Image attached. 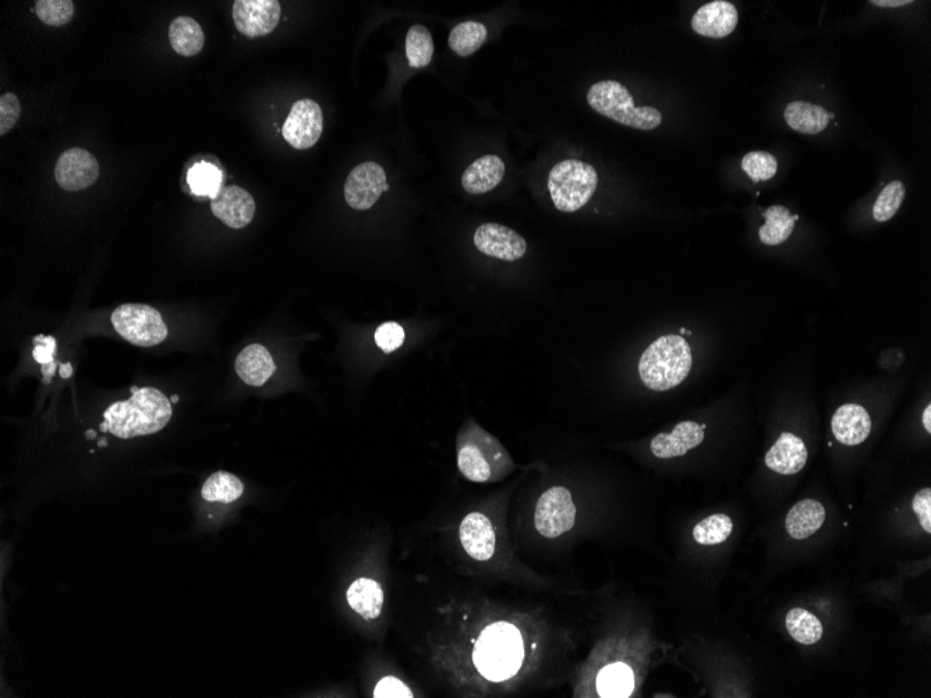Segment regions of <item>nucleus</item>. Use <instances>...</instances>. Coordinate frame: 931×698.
Here are the masks:
<instances>
[{"mask_svg": "<svg viewBox=\"0 0 931 698\" xmlns=\"http://www.w3.org/2000/svg\"><path fill=\"white\" fill-rule=\"evenodd\" d=\"M126 402L113 403L105 410L102 432L120 439L145 437L168 425L172 418L171 400L154 388H133Z\"/></svg>", "mask_w": 931, "mask_h": 698, "instance_id": "obj_1", "label": "nucleus"}, {"mask_svg": "<svg viewBox=\"0 0 931 698\" xmlns=\"http://www.w3.org/2000/svg\"><path fill=\"white\" fill-rule=\"evenodd\" d=\"M525 661V636L511 622L491 623L474 644L473 664L477 672L490 682H508L518 675Z\"/></svg>", "mask_w": 931, "mask_h": 698, "instance_id": "obj_2", "label": "nucleus"}, {"mask_svg": "<svg viewBox=\"0 0 931 698\" xmlns=\"http://www.w3.org/2000/svg\"><path fill=\"white\" fill-rule=\"evenodd\" d=\"M456 451L460 473L472 483H498L515 470L511 455L499 439L472 420L459 431Z\"/></svg>", "mask_w": 931, "mask_h": 698, "instance_id": "obj_3", "label": "nucleus"}, {"mask_svg": "<svg viewBox=\"0 0 931 698\" xmlns=\"http://www.w3.org/2000/svg\"><path fill=\"white\" fill-rule=\"evenodd\" d=\"M692 363V350L682 336H663L644 350L639 361L640 379L651 391H669L688 378Z\"/></svg>", "mask_w": 931, "mask_h": 698, "instance_id": "obj_4", "label": "nucleus"}, {"mask_svg": "<svg viewBox=\"0 0 931 698\" xmlns=\"http://www.w3.org/2000/svg\"><path fill=\"white\" fill-rule=\"evenodd\" d=\"M589 105L605 118L637 130H654L663 122V115L653 106L637 108L628 88L618 81H600L587 94Z\"/></svg>", "mask_w": 931, "mask_h": 698, "instance_id": "obj_5", "label": "nucleus"}, {"mask_svg": "<svg viewBox=\"0 0 931 698\" xmlns=\"http://www.w3.org/2000/svg\"><path fill=\"white\" fill-rule=\"evenodd\" d=\"M598 186L597 170L586 162L566 159L548 176L552 203L562 212H576L589 203Z\"/></svg>", "mask_w": 931, "mask_h": 698, "instance_id": "obj_6", "label": "nucleus"}, {"mask_svg": "<svg viewBox=\"0 0 931 698\" xmlns=\"http://www.w3.org/2000/svg\"><path fill=\"white\" fill-rule=\"evenodd\" d=\"M112 324L123 339L136 346H157L168 338V328L161 314L145 304H123L116 308Z\"/></svg>", "mask_w": 931, "mask_h": 698, "instance_id": "obj_7", "label": "nucleus"}, {"mask_svg": "<svg viewBox=\"0 0 931 698\" xmlns=\"http://www.w3.org/2000/svg\"><path fill=\"white\" fill-rule=\"evenodd\" d=\"M576 523V506L571 491L552 487L540 496L534 513V524L544 538H558L568 533Z\"/></svg>", "mask_w": 931, "mask_h": 698, "instance_id": "obj_8", "label": "nucleus"}, {"mask_svg": "<svg viewBox=\"0 0 931 698\" xmlns=\"http://www.w3.org/2000/svg\"><path fill=\"white\" fill-rule=\"evenodd\" d=\"M324 118L320 105L313 99H302L292 106L282 134L296 150H309L320 140Z\"/></svg>", "mask_w": 931, "mask_h": 698, "instance_id": "obj_9", "label": "nucleus"}, {"mask_svg": "<svg viewBox=\"0 0 931 698\" xmlns=\"http://www.w3.org/2000/svg\"><path fill=\"white\" fill-rule=\"evenodd\" d=\"M388 190L387 175L381 165L364 162L350 172L345 183V200L353 209L366 211Z\"/></svg>", "mask_w": 931, "mask_h": 698, "instance_id": "obj_10", "label": "nucleus"}, {"mask_svg": "<svg viewBox=\"0 0 931 698\" xmlns=\"http://www.w3.org/2000/svg\"><path fill=\"white\" fill-rule=\"evenodd\" d=\"M232 14L237 30L244 37H263L278 26L281 3L278 0H236Z\"/></svg>", "mask_w": 931, "mask_h": 698, "instance_id": "obj_11", "label": "nucleus"}, {"mask_svg": "<svg viewBox=\"0 0 931 698\" xmlns=\"http://www.w3.org/2000/svg\"><path fill=\"white\" fill-rule=\"evenodd\" d=\"M99 165L94 155L83 148H72L60 155L55 179L66 191H81L97 182Z\"/></svg>", "mask_w": 931, "mask_h": 698, "instance_id": "obj_12", "label": "nucleus"}, {"mask_svg": "<svg viewBox=\"0 0 931 698\" xmlns=\"http://www.w3.org/2000/svg\"><path fill=\"white\" fill-rule=\"evenodd\" d=\"M477 250L501 261H518L526 254L527 244L519 233L499 223H486L474 233Z\"/></svg>", "mask_w": 931, "mask_h": 698, "instance_id": "obj_13", "label": "nucleus"}, {"mask_svg": "<svg viewBox=\"0 0 931 698\" xmlns=\"http://www.w3.org/2000/svg\"><path fill=\"white\" fill-rule=\"evenodd\" d=\"M212 214L232 229H243L256 214V203L249 191L239 186L223 187L211 200Z\"/></svg>", "mask_w": 931, "mask_h": 698, "instance_id": "obj_14", "label": "nucleus"}, {"mask_svg": "<svg viewBox=\"0 0 931 698\" xmlns=\"http://www.w3.org/2000/svg\"><path fill=\"white\" fill-rule=\"evenodd\" d=\"M459 540L466 554L474 561H490L495 554L497 535L491 520L483 513H470L462 520Z\"/></svg>", "mask_w": 931, "mask_h": 698, "instance_id": "obj_15", "label": "nucleus"}, {"mask_svg": "<svg viewBox=\"0 0 931 698\" xmlns=\"http://www.w3.org/2000/svg\"><path fill=\"white\" fill-rule=\"evenodd\" d=\"M738 9L725 0H714L697 10L692 19V28L706 38L728 37L738 26Z\"/></svg>", "mask_w": 931, "mask_h": 698, "instance_id": "obj_16", "label": "nucleus"}, {"mask_svg": "<svg viewBox=\"0 0 931 698\" xmlns=\"http://www.w3.org/2000/svg\"><path fill=\"white\" fill-rule=\"evenodd\" d=\"M704 428L706 425L697 424L695 421H682L669 434L663 432L653 438L650 446L651 453L658 459H672V457L686 455L702 444Z\"/></svg>", "mask_w": 931, "mask_h": 698, "instance_id": "obj_17", "label": "nucleus"}, {"mask_svg": "<svg viewBox=\"0 0 931 698\" xmlns=\"http://www.w3.org/2000/svg\"><path fill=\"white\" fill-rule=\"evenodd\" d=\"M807 448L805 442L791 432H784L777 439L773 448L767 452L768 469L782 476H792L806 466Z\"/></svg>", "mask_w": 931, "mask_h": 698, "instance_id": "obj_18", "label": "nucleus"}, {"mask_svg": "<svg viewBox=\"0 0 931 698\" xmlns=\"http://www.w3.org/2000/svg\"><path fill=\"white\" fill-rule=\"evenodd\" d=\"M831 427L838 442L846 446H856L869 438L872 432V418L862 406L845 405L834 414Z\"/></svg>", "mask_w": 931, "mask_h": 698, "instance_id": "obj_19", "label": "nucleus"}, {"mask_svg": "<svg viewBox=\"0 0 931 698\" xmlns=\"http://www.w3.org/2000/svg\"><path fill=\"white\" fill-rule=\"evenodd\" d=\"M235 368L244 384L263 386L276 370L271 353L261 345H250L237 356Z\"/></svg>", "mask_w": 931, "mask_h": 698, "instance_id": "obj_20", "label": "nucleus"}, {"mask_svg": "<svg viewBox=\"0 0 931 698\" xmlns=\"http://www.w3.org/2000/svg\"><path fill=\"white\" fill-rule=\"evenodd\" d=\"M384 590L381 584L368 577H360L350 584L346 591V601L349 607L367 620L380 618L382 608H384Z\"/></svg>", "mask_w": 931, "mask_h": 698, "instance_id": "obj_21", "label": "nucleus"}, {"mask_svg": "<svg viewBox=\"0 0 931 698\" xmlns=\"http://www.w3.org/2000/svg\"><path fill=\"white\" fill-rule=\"evenodd\" d=\"M505 175V164L497 155L474 161L462 176V184L467 193L484 194L494 190Z\"/></svg>", "mask_w": 931, "mask_h": 698, "instance_id": "obj_22", "label": "nucleus"}, {"mask_svg": "<svg viewBox=\"0 0 931 698\" xmlns=\"http://www.w3.org/2000/svg\"><path fill=\"white\" fill-rule=\"evenodd\" d=\"M826 522V509L819 501L803 499L789 510L785 526L794 540L812 537Z\"/></svg>", "mask_w": 931, "mask_h": 698, "instance_id": "obj_23", "label": "nucleus"}, {"mask_svg": "<svg viewBox=\"0 0 931 698\" xmlns=\"http://www.w3.org/2000/svg\"><path fill=\"white\" fill-rule=\"evenodd\" d=\"M635 686L636 673L623 661L605 664L596 675V689L600 697H630Z\"/></svg>", "mask_w": 931, "mask_h": 698, "instance_id": "obj_24", "label": "nucleus"}, {"mask_svg": "<svg viewBox=\"0 0 931 698\" xmlns=\"http://www.w3.org/2000/svg\"><path fill=\"white\" fill-rule=\"evenodd\" d=\"M831 119H834L833 113L827 112L819 105L807 104V102H791L785 108V122L788 126L798 133L810 134V136L826 130Z\"/></svg>", "mask_w": 931, "mask_h": 698, "instance_id": "obj_25", "label": "nucleus"}, {"mask_svg": "<svg viewBox=\"0 0 931 698\" xmlns=\"http://www.w3.org/2000/svg\"><path fill=\"white\" fill-rule=\"evenodd\" d=\"M169 41H171L173 51L190 58L203 49L204 31L196 20L180 16L173 20L169 27Z\"/></svg>", "mask_w": 931, "mask_h": 698, "instance_id": "obj_26", "label": "nucleus"}, {"mask_svg": "<svg viewBox=\"0 0 931 698\" xmlns=\"http://www.w3.org/2000/svg\"><path fill=\"white\" fill-rule=\"evenodd\" d=\"M766 225L761 226L759 236L761 242L767 246H778L787 242L795 229L798 215H791L788 208L782 205H773L764 212Z\"/></svg>", "mask_w": 931, "mask_h": 698, "instance_id": "obj_27", "label": "nucleus"}, {"mask_svg": "<svg viewBox=\"0 0 931 698\" xmlns=\"http://www.w3.org/2000/svg\"><path fill=\"white\" fill-rule=\"evenodd\" d=\"M487 40V28L476 21L458 24L449 34V46L456 55L466 58L479 51Z\"/></svg>", "mask_w": 931, "mask_h": 698, "instance_id": "obj_28", "label": "nucleus"}, {"mask_svg": "<svg viewBox=\"0 0 931 698\" xmlns=\"http://www.w3.org/2000/svg\"><path fill=\"white\" fill-rule=\"evenodd\" d=\"M243 492L244 485L239 478L226 471H218L205 481L201 495L208 502L232 503L237 501Z\"/></svg>", "mask_w": 931, "mask_h": 698, "instance_id": "obj_29", "label": "nucleus"}, {"mask_svg": "<svg viewBox=\"0 0 931 698\" xmlns=\"http://www.w3.org/2000/svg\"><path fill=\"white\" fill-rule=\"evenodd\" d=\"M787 629L792 639L805 646L819 643L823 637V625L819 619L809 611L794 608L787 615Z\"/></svg>", "mask_w": 931, "mask_h": 698, "instance_id": "obj_30", "label": "nucleus"}, {"mask_svg": "<svg viewBox=\"0 0 931 698\" xmlns=\"http://www.w3.org/2000/svg\"><path fill=\"white\" fill-rule=\"evenodd\" d=\"M434 55V42L430 31L423 26L410 27L406 37V56L410 67L421 69L430 65Z\"/></svg>", "mask_w": 931, "mask_h": 698, "instance_id": "obj_31", "label": "nucleus"}, {"mask_svg": "<svg viewBox=\"0 0 931 698\" xmlns=\"http://www.w3.org/2000/svg\"><path fill=\"white\" fill-rule=\"evenodd\" d=\"M222 180L221 170L215 165L207 164V162L194 165L193 168L189 170V175H187V183H189L190 190L193 191V194L201 197H210L211 200L217 197L219 191L223 189Z\"/></svg>", "mask_w": 931, "mask_h": 698, "instance_id": "obj_32", "label": "nucleus"}, {"mask_svg": "<svg viewBox=\"0 0 931 698\" xmlns=\"http://www.w3.org/2000/svg\"><path fill=\"white\" fill-rule=\"evenodd\" d=\"M734 530V523L727 515H713L702 520L695 530L693 538L700 545H718L727 541Z\"/></svg>", "mask_w": 931, "mask_h": 698, "instance_id": "obj_33", "label": "nucleus"}, {"mask_svg": "<svg viewBox=\"0 0 931 698\" xmlns=\"http://www.w3.org/2000/svg\"><path fill=\"white\" fill-rule=\"evenodd\" d=\"M742 169L754 183L767 182L777 175L778 161L766 151H753L742 159Z\"/></svg>", "mask_w": 931, "mask_h": 698, "instance_id": "obj_34", "label": "nucleus"}, {"mask_svg": "<svg viewBox=\"0 0 931 698\" xmlns=\"http://www.w3.org/2000/svg\"><path fill=\"white\" fill-rule=\"evenodd\" d=\"M906 190L904 183L892 182L884 187L873 207V216L877 222L890 221L904 203Z\"/></svg>", "mask_w": 931, "mask_h": 698, "instance_id": "obj_35", "label": "nucleus"}, {"mask_svg": "<svg viewBox=\"0 0 931 698\" xmlns=\"http://www.w3.org/2000/svg\"><path fill=\"white\" fill-rule=\"evenodd\" d=\"M35 12L46 26H65L72 20L74 3L72 0H38L35 3Z\"/></svg>", "mask_w": 931, "mask_h": 698, "instance_id": "obj_36", "label": "nucleus"}, {"mask_svg": "<svg viewBox=\"0 0 931 698\" xmlns=\"http://www.w3.org/2000/svg\"><path fill=\"white\" fill-rule=\"evenodd\" d=\"M375 342L382 352H395L405 342V331L396 322H385L375 332Z\"/></svg>", "mask_w": 931, "mask_h": 698, "instance_id": "obj_37", "label": "nucleus"}, {"mask_svg": "<svg viewBox=\"0 0 931 698\" xmlns=\"http://www.w3.org/2000/svg\"><path fill=\"white\" fill-rule=\"evenodd\" d=\"M21 105L19 98L9 92L0 97V136H5L7 131L13 129L14 124L19 122Z\"/></svg>", "mask_w": 931, "mask_h": 698, "instance_id": "obj_38", "label": "nucleus"}, {"mask_svg": "<svg viewBox=\"0 0 931 698\" xmlns=\"http://www.w3.org/2000/svg\"><path fill=\"white\" fill-rule=\"evenodd\" d=\"M373 696L375 698L382 697H406L412 698L413 692L398 678L395 676H385L380 682L375 686Z\"/></svg>", "mask_w": 931, "mask_h": 698, "instance_id": "obj_39", "label": "nucleus"}, {"mask_svg": "<svg viewBox=\"0 0 931 698\" xmlns=\"http://www.w3.org/2000/svg\"><path fill=\"white\" fill-rule=\"evenodd\" d=\"M913 512L918 516L920 526L923 527V530L927 534L931 533V490L930 488H925V490L919 491L915 495L912 502Z\"/></svg>", "mask_w": 931, "mask_h": 698, "instance_id": "obj_40", "label": "nucleus"}, {"mask_svg": "<svg viewBox=\"0 0 931 698\" xmlns=\"http://www.w3.org/2000/svg\"><path fill=\"white\" fill-rule=\"evenodd\" d=\"M34 342L35 349L33 356L35 361H38L42 366H51V364H55V360H53V356H55L56 353L55 339H53L52 336H37Z\"/></svg>", "mask_w": 931, "mask_h": 698, "instance_id": "obj_41", "label": "nucleus"}, {"mask_svg": "<svg viewBox=\"0 0 931 698\" xmlns=\"http://www.w3.org/2000/svg\"><path fill=\"white\" fill-rule=\"evenodd\" d=\"M870 3L879 7H901L911 5V0H872Z\"/></svg>", "mask_w": 931, "mask_h": 698, "instance_id": "obj_42", "label": "nucleus"}, {"mask_svg": "<svg viewBox=\"0 0 931 698\" xmlns=\"http://www.w3.org/2000/svg\"><path fill=\"white\" fill-rule=\"evenodd\" d=\"M923 425H925L926 431L931 432V406H927L925 411H923L922 417Z\"/></svg>", "mask_w": 931, "mask_h": 698, "instance_id": "obj_43", "label": "nucleus"}, {"mask_svg": "<svg viewBox=\"0 0 931 698\" xmlns=\"http://www.w3.org/2000/svg\"><path fill=\"white\" fill-rule=\"evenodd\" d=\"M70 374H72V367L69 364L66 367L62 366V377H70Z\"/></svg>", "mask_w": 931, "mask_h": 698, "instance_id": "obj_44", "label": "nucleus"}]
</instances>
